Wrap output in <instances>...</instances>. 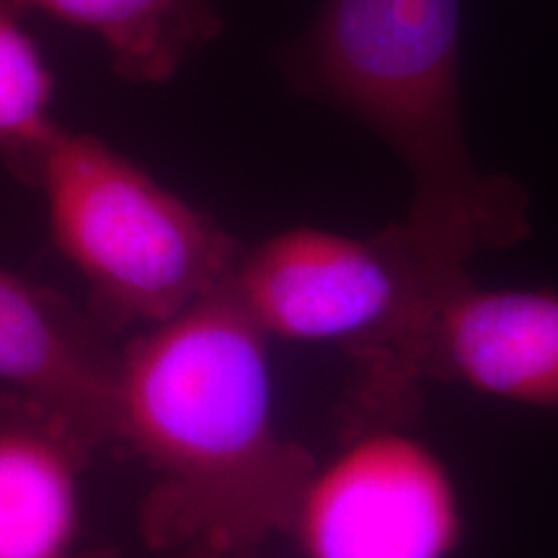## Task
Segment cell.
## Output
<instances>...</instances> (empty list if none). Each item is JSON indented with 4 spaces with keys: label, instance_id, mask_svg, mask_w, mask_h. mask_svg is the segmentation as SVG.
Returning a JSON list of instances; mask_svg holds the SVG:
<instances>
[{
    "label": "cell",
    "instance_id": "obj_4",
    "mask_svg": "<svg viewBox=\"0 0 558 558\" xmlns=\"http://www.w3.org/2000/svg\"><path fill=\"white\" fill-rule=\"evenodd\" d=\"M47 202L54 246L111 337L169 320L228 284L243 246L104 140L62 128L13 166Z\"/></svg>",
    "mask_w": 558,
    "mask_h": 558
},
{
    "label": "cell",
    "instance_id": "obj_2",
    "mask_svg": "<svg viewBox=\"0 0 558 558\" xmlns=\"http://www.w3.org/2000/svg\"><path fill=\"white\" fill-rule=\"evenodd\" d=\"M295 78L378 132L411 173L407 226L445 259L530 233L527 192L473 160L460 104V0H324Z\"/></svg>",
    "mask_w": 558,
    "mask_h": 558
},
{
    "label": "cell",
    "instance_id": "obj_1",
    "mask_svg": "<svg viewBox=\"0 0 558 558\" xmlns=\"http://www.w3.org/2000/svg\"><path fill=\"white\" fill-rule=\"evenodd\" d=\"M267 339L226 284L122 347L120 450L150 476V548L262 550L292 530L318 460L279 429Z\"/></svg>",
    "mask_w": 558,
    "mask_h": 558
},
{
    "label": "cell",
    "instance_id": "obj_6",
    "mask_svg": "<svg viewBox=\"0 0 558 558\" xmlns=\"http://www.w3.org/2000/svg\"><path fill=\"white\" fill-rule=\"evenodd\" d=\"M122 347L65 295L0 269V390L58 418L99 456L120 450Z\"/></svg>",
    "mask_w": 558,
    "mask_h": 558
},
{
    "label": "cell",
    "instance_id": "obj_3",
    "mask_svg": "<svg viewBox=\"0 0 558 558\" xmlns=\"http://www.w3.org/2000/svg\"><path fill=\"white\" fill-rule=\"evenodd\" d=\"M469 267L445 259L407 222L375 235L290 228L243 248L228 290L271 339L337 344L352 360L341 427L409 424L424 383L418 347Z\"/></svg>",
    "mask_w": 558,
    "mask_h": 558
},
{
    "label": "cell",
    "instance_id": "obj_7",
    "mask_svg": "<svg viewBox=\"0 0 558 558\" xmlns=\"http://www.w3.org/2000/svg\"><path fill=\"white\" fill-rule=\"evenodd\" d=\"M418 380L558 414V292L469 284L439 305L418 347Z\"/></svg>",
    "mask_w": 558,
    "mask_h": 558
},
{
    "label": "cell",
    "instance_id": "obj_12",
    "mask_svg": "<svg viewBox=\"0 0 558 558\" xmlns=\"http://www.w3.org/2000/svg\"><path fill=\"white\" fill-rule=\"evenodd\" d=\"M70 558H120V554L111 548H88V550H78V554H73Z\"/></svg>",
    "mask_w": 558,
    "mask_h": 558
},
{
    "label": "cell",
    "instance_id": "obj_9",
    "mask_svg": "<svg viewBox=\"0 0 558 558\" xmlns=\"http://www.w3.org/2000/svg\"><path fill=\"white\" fill-rule=\"evenodd\" d=\"M21 13L39 11L107 47L124 81L163 83L181 62L220 32L213 0H11Z\"/></svg>",
    "mask_w": 558,
    "mask_h": 558
},
{
    "label": "cell",
    "instance_id": "obj_10",
    "mask_svg": "<svg viewBox=\"0 0 558 558\" xmlns=\"http://www.w3.org/2000/svg\"><path fill=\"white\" fill-rule=\"evenodd\" d=\"M11 0H0V150L11 169L52 135V73Z\"/></svg>",
    "mask_w": 558,
    "mask_h": 558
},
{
    "label": "cell",
    "instance_id": "obj_11",
    "mask_svg": "<svg viewBox=\"0 0 558 558\" xmlns=\"http://www.w3.org/2000/svg\"><path fill=\"white\" fill-rule=\"evenodd\" d=\"M171 558H262L259 550H228V548H213V546H190L184 550H177Z\"/></svg>",
    "mask_w": 558,
    "mask_h": 558
},
{
    "label": "cell",
    "instance_id": "obj_5",
    "mask_svg": "<svg viewBox=\"0 0 558 558\" xmlns=\"http://www.w3.org/2000/svg\"><path fill=\"white\" fill-rule=\"evenodd\" d=\"M460 533L456 481L407 424L341 429L290 530L305 558H448Z\"/></svg>",
    "mask_w": 558,
    "mask_h": 558
},
{
    "label": "cell",
    "instance_id": "obj_8",
    "mask_svg": "<svg viewBox=\"0 0 558 558\" xmlns=\"http://www.w3.org/2000/svg\"><path fill=\"white\" fill-rule=\"evenodd\" d=\"M96 452L58 418L0 390V558H70L81 481Z\"/></svg>",
    "mask_w": 558,
    "mask_h": 558
}]
</instances>
